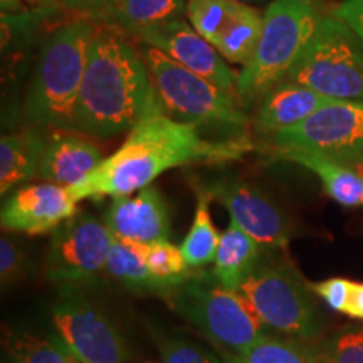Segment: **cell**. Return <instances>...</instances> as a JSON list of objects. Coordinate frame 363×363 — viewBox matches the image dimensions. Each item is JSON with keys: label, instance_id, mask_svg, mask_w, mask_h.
<instances>
[{"label": "cell", "instance_id": "6da1fadb", "mask_svg": "<svg viewBox=\"0 0 363 363\" xmlns=\"http://www.w3.org/2000/svg\"><path fill=\"white\" fill-rule=\"evenodd\" d=\"M251 150L252 143L247 138H203L197 125L175 120L163 110L155 93L123 145L104 158L93 174L67 190L76 202L123 197L152 185L170 169L238 160Z\"/></svg>", "mask_w": 363, "mask_h": 363}, {"label": "cell", "instance_id": "7a4b0ae2", "mask_svg": "<svg viewBox=\"0 0 363 363\" xmlns=\"http://www.w3.org/2000/svg\"><path fill=\"white\" fill-rule=\"evenodd\" d=\"M126 35L106 22L94 29L76 108L79 133L106 140L130 131L155 94L145 56Z\"/></svg>", "mask_w": 363, "mask_h": 363}, {"label": "cell", "instance_id": "3957f363", "mask_svg": "<svg viewBox=\"0 0 363 363\" xmlns=\"http://www.w3.org/2000/svg\"><path fill=\"white\" fill-rule=\"evenodd\" d=\"M94 29L93 22L76 21L45 43L26 104L27 120L38 128L78 133L76 108Z\"/></svg>", "mask_w": 363, "mask_h": 363}, {"label": "cell", "instance_id": "277c9868", "mask_svg": "<svg viewBox=\"0 0 363 363\" xmlns=\"http://www.w3.org/2000/svg\"><path fill=\"white\" fill-rule=\"evenodd\" d=\"M315 0H274L266 9L256 51L238 78L244 103L262 99L286 81L320 24Z\"/></svg>", "mask_w": 363, "mask_h": 363}, {"label": "cell", "instance_id": "5b68a950", "mask_svg": "<svg viewBox=\"0 0 363 363\" xmlns=\"http://www.w3.org/2000/svg\"><path fill=\"white\" fill-rule=\"evenodd\" d=\"M167 299L217 347L233 355L267 335V326L239 289H229L214 272L192 271Z\"/></svg>", "mask_w": 363, "mask_h": 363}, {"label": "cell", "instance_id": "8992f818", "mask_svg": "<svg viewBox=\"0 0 363 363\" xmlns=\"http://www.w3.org/2000/svg\"><path fill=\"white\" fill-rule=\"evenodd\" d=\"M239 291L252 303L267 328L286 338L308 343L323 331V320L310 289L286 259L261 256Z\"/></svg>", "mask_w": 363, "mask_h": 363}, {"label": "cell", "instance_id": "52a82bcc", "mask_svg": "<svg viewBox=\"0 0 363 363\" xmlns=\"http://www.w3.org/2000/svg\"><path fill=\"white\" fill-rule=\"evenodd\" d=\"M286 81L331 99L363 101V40L335 16H321Z\"/></svg>", "mask_w": 363, "mask_h": 363}, {"label": "cell", "instance_id": "ba28073f", "mask_svg": "<svg viewBox=\"0 0 363 363\" xmlns=\"http://www.w3.org/2000/svg\"><path fill=\"white\" fill-rule=\"evenodd\" d=\"M143 56L152 76L153 89L163 110L172 118L197 126L240 128L247 125V116L235 101L238 94L227 93L155 48L148 45Z\"/></svg>", "mask_w": 363, "mask_h": 363}, {"label": "cell", "instance_id": "9c48e42d", "mask_svg": "<svg viewBox=\"0 0 363 363\" xmlns=\"http://www.w3.org/2000/svg\"><path fill=\"white\" fill-rule=\"evenodd\" d=\"M59 342L79 363H126L130 350L111 318L79 286H61L51 306Z\"/></svg>", "mask_w": 363, "mask_h": 363}, {"label": "cell", "instance_id": "30bf717a", "mask_svg": "<svg viewBox=\"0 0 363 363\" xmlns=\"http://www.w3.org/2000/svg\"><path fill=\"white\" fill-rule=\"evenodd\" d=\"M272 136L276 148L305 150L352 167L363 158V101L331 99L305 121Z\"/></svg>", "mask_w": 363, "mask_h": 363}, {"label": "cell", "instance_id": "8fae6325", "mask_svg": "<svg viewBox=\"0 0 363 363\" xmlns=\"http://www.w3.org/2000/svg\"><path fill=\"white\" fill-rule=\"evenodd\" d=\"M115 235L106 224L78 212L52 233L45 254V276L59 286H81L106 272Z\"/></svg>", "mask_w": 363, "mask_h": 363}, {"label": "cell", "instance_id": "7c38bea8", "mask_svg": "<svg viewBox=\"0 0 363 363\" xmlns=\"http://www.w3.org/2000/svg\"><path fill=\"white\" fill-rule=\"evenodd\" d=\"M212 201L229 212L244 233L264 249H284L293 238V227L281 208L264 192L240 179H219L203 185Z\"/></svg>", "mask_w": 363, "mask_h": 363}, {"label": "cell", "instance_id": "4fadbf2b", "mask_svg": "<svg viewBox=\"0 0 363 363\" xmlns=\"http://www.w3.org/2000/svg\"><path fill=\"white\" fill-rule=\"evenodd\" d=\"M133 38L167 54L175 62L217 84L227 93L238 94L239 72H235L214 45L184 19L148 27Z\"/></svg>", "mask_w": 363, "mask_h": 363}, {"label": "cell", "instance_id": "5bb4252c", "mask_svg": "<svg viewBox=\"0 0 363 363\" xmlns=\"http://www.w3.org/2000/svg\"><path fill=\"white\" fill-rule=\"evenodd\" d=\"M78 214V202L62 185L35 184L16 190L2 206L0 222L13 233L40 235L54 233Z\"/></svg>", "mask_w": 363, "mask_h": 363}, {"label": "cell", "instance_id": "9a60e30c", "mask_svg": "<svg viewBox=\"0 0 363 363\" xmlns=\"http://www.w3.org/2000/svg\"><path fill=\"white\" fill-rule=\"evenodd\" d=\"M103 222L116 239L148 244L170 240V216L160 190L145 187L135 197H113Z\"/></svg>", "mask_w": 363, "mask_h": 363}, {"label": "cell", "instance_id": "2e32d148", "mask_svg": "<svg viewBox=\"0 0 363 363\" xmlns=\"http://www.w3.org/2000/svg\"><path fill=\"white\" fill-rule=\"evenodd\" d=\"M103 160V153L88 138L74 131L59 130L48 136L38 177L62 187H72L93 174Z\"/></svg>", "mask_w": 363, "mask_h": 363}, {"label": "cell", "instance_id": "e0dca14e", "mask_svg": "<svg viewBox=\"0 0 363 363\" xmlns=\"http://www.w3.org/2000/svg\"><path fill=\"white\" fill-rule=\"evenodd\" d=\"M328 101L331 98L306 86L283 81L261 99L254 123L262 133L274 135L281 130L299 125Z\"/></svg>", "mask_w": 363, "mask_h": 363}, {"label": "cell", "instance_id": "ac0fdd59", "mask_svg": "<svg viewBox=\"0 0 363 363\" xmlns=\"http://www.w3.org/2000/svg\"><path fill=\"white\" fill-rule=\"evenodd\" d=\"M274 157L313 172L323 184L325 192L340 206L363 207V177L350 167L305 150L276 148Z\"/></svg>", "mask_w": 363, "mask_h": 363}, {"label": "cell", "instance_id": "d6986e66", "mask_svg": "<svg viewBox=\"0 0 363 363\" xmlns=\"http://www.w3.org/2000/svg\"><path fill=\"white\" fill-rule=\"evenodd\" d=\"M106 272L111 279L131 293L169 296L172 289L153 276L147 264V246L130 240L113 239L106 261Z\"/></svg>", "mask_w": 363, "mask_h": 363}, {"label": "cell", "instance_id": "ffe728a7", "mask_svg": "<svg viewBox=\"0 0 363 363\" xmlns=\"http://www.w3.org/2000/svg\"><path fill=\"white\" fill-rule=\"evenodd\" d=\"M45 142L38 130H24L21 133L6 135L0 140V192L9 190L22 182L38 177L40 158Z\"/></svg>", "mask_w": 363, "mask_h": 363}, {"label": "cell", "instance_id": "44dd1931", "mask_svg": "<svg viewBox=\"0 0 363 363\" xmlns=\"http://www.w3.org/2000/svg\"><path fill=\"white\" fill-rule=\"evenodd\" d=\"M261 244L244 233L234 220L220 235L214 259V276L225 288L239 289L261 261Z\"/></svg>", "mask_w": 363, "mask_h": 363}, {"label": "cell", "instance_id": "7402d4cb", "mask_svg": "<svg viewBox=\"0 0 363 363\" xmlns=\"http://www.w3.org/2000/svg\"><path fill=\"white\" fill-rule=\"evenodd\" d=\"M184 12H187V0H123L101 19L135 35L148 27L182 19Z\"/></svg>", "mask_w": 363, "mask_h": 363}, {"label": "cell", "instance_id": "603a6c76", "mask_svg": "<svg viewBox=\"0 0 363 363\" xmlns=\"http://www.w3.org/2000/svg\"><path fill=\"white\" fill-rule=\"evenodd\" d=\"M264 16L257 9L240 2L233 19L227 24L224 34L217 43L216 49L230 65L246 66L256 51L262 33Z\"/></svg>", "mask_w": 363, "mask_h": 363}, {"label": "cell", "instance_id": "cb8c5ba5", "mask_svg": "<svg viewBox=\"0 0 363 363\" xmlns=\"http://www.w3.org/2000/svg\"><path fill=\"white\" fill-rule=\"evenodd\" d=\"M194 189L197 194V207H195L192 225H190L189 234L185 235L180 249L187 264L192 269H199L208 262H214L220 235L211 217L212 197L201 184L194 185Z\"/></svg>", "mask_w": 363, "mask_h": 363}, {"label": "cell", "instance_id": "d4e9b609", "mask_svg": "<svg viewBox=\"0 0 363 363\" xmlns=\"http://www.w3.org/2000/svg\"><path fill=\"white\" fill-rule=\"evenodd\" d=\"M229 363H318L316 352L303 342L266 335L251 347L233 355Z\"/></svg>", "mask_w": 363, "mask_h": 363}, {"label": "cell", "instance_id": "484cf974", "mask_svg": "<svg viewBox=\"0 0 363 363\" xmlns=\"http://www.w3.org/2000/svg\"><path fill=\"white\" fill-rule=\"evenodd\" d=\"M6 348L11 363H76L57 337L40 338L33 333H9Z\"/></svg>", "mask_w": 363, "mask_h": 363}, {"label": "cell", "instance_id": "4316f807", "mask_svg": "<svg viewBox=\"0 0 363 363\" xmlns=\"http://www.w3.org/2000/svg\"><path fill=\"white\" fill-rule=\"evenodd\" d=\"M239 4V0H187L185 13L190 26L216 48Z\"/></svg>", "mask_w": 363, "mask_h": 363}, {"label": "cell", "instance_id": "83f0119b", "mask_svg": "<svg viewBox=\"0 0 363 363\" xmlns=\"http://www.w3.org/2000/svg\"><path fill=\"white\" fill-rule=\"evenodd\" d=\"M147 264L153 276L169 286L172 291L192 274V267L185 261L182 249L174 246L170 240L148 244Z\"/></svg>", "mask_w": 363, "mask_h": 363}, {"label": "cell", "instance_id": "f1b7e54d", "mask_svg": "<svg viewBox=\"0 0 363 363\" xmlns=\"http://www.w3.org/2000/svg\"><path fill=\"white\" fill-rule=\"evenodd\" d=\"M318 363H363V328H347L315 348Z\"/></svg>", "mask_w": 363, "mask_h": 363}, {"label": "cell", "instance_id": "f546056e", "mask_svg": "<svg viewBox=\"0 0 363 363\" xmlns=\"http://www.w3.org/2000/svg\"><path fill=\"white\" fill-rule=\"evenodd\" d=\"M153 340L160 353V363H219L214 355L185 338L170 337L155 330Z\"/></svg>", "mask_w": 363, "mask_h": 363}, {"label": "cell", "instance_id": "4dcf8cb0", "mask_svg": "<svg viewBox=\"0 0 363 363\" xmlns=\"http://www.w3.org/2000/svg\"><path fill=\"white\" fill-rule=\"evenodd\" d=\"M355 281L347 278H330L320 283L313 284L311 289L316 293L318 298H321L331 310L347 315L348 305H350L352 291Z\"/></svg>", "mask_w": 363, "mask_h": 363}, {"label": "cell", "instance_id": "1f68e13d", "mask_svg": "<svg viewBox=\"0 0 363 363\" xmlns=\"http://www.w3.org/2000/svg\"><path fill=\"white\" fill-rule=\"evenodd\" d=\"M26 272L24 251L13 244L12 240L4 238L0 240V279L4 284H11L21 279Z\"/></svg>", "mask_w": 363, "mask_h": 363}, {"label": "cell", "instance_id": "d6a6232c", "mask_svg": "<svg viewBox=\"0 0 363 363\" xmlns=\"http://www.w3.org/2000/svg\"><path fill=\"white\" fill-rule=\"evenodd\" d=\"M333 16L345 22L363 40V0H343L335 9Z\"/></svg>", "mask_w": 363, "mask_h": 363}, {"label": "cell", "instance_id": "836d02e7", "mask_svg": "<svg viewBox=\"0 0 363 363\" xmlns=\"http://www.w3.org/2000/svg\"><path fill=\"white\" fill-rule=\"evenodd\" d=\"M66 2L76 11H83L88 16L101 19L104 13L110 12L113 7H116L123 0H66Z\"/></svg>", "mask_w": 363, "mask_h": 363}, {"label": "cell", "instance_id": "e575fe53", "mask_svg": "<svg viewBox=\"0 0 363 363\" xmlns=\"http://www.w3.org/2000/svg\"><path fill=\"white\" fill-rule=\"evenodd\" d=\"M347 315L350 318H355V320L363 321V283L353 284L352 299L350 305H348Z\"/></svg>", "mask_w": 363, "mask_h": 363}, {"label": "cell", "instance_id": "d590c367", "mask_svg": "<svg viewBox=\"0 0 363 363\" xmlns=\"http://www.w3.org/2000/svg\"><path fill=\"white\" fill-rule=\"evenodd\" d=\"M0 7H2L4 16H6V13H13V12L24 11L22 0H0Z\"/></svg>", "mask_w": 363, "mask_h": 363}, {"label": "cell", "instance_id": "8d00e7d4", "mask_svg": "<svg viewBox=\"0 0 363 363\" xmlns=\"http://www.w3.org/2000/svg\"><path fill=\"white\" fill-rule=\"evenodd\" d=\"M350 169H353L357 172V174H360L363 177V158H362V160H358L357 163H353Z\"/></svg>", "mask_w": 363, "mask_h": 363}, {"label": "cell", "instance_id": "74e56055", "mask_svg": "<svg viewBox=\"0 0 363 363\" xmlns=\"http://www.w3.org/2000/svg\"><path fill=\"white\" fill-rule=\"evenodd\" d=\"M30 4H34V6H39V4H45V2H49V0H29Z\"/></svg>", "mask_w": 363, "mask_h": 363}, {"label": "cell", "instance_id": "f35d334b", "mask_svg": "<svg viewBox=\"0 0 363 363\" xmlns=\"http://www.w3.org/2000/svg\"><path fill=\"white\" fill-rule=\"evenodd\" d=\"M239 2H244V4H247V2H259V0H239Z\"/></svg>", "mask_w": 363, "mask_h": 363}]
</instances>
